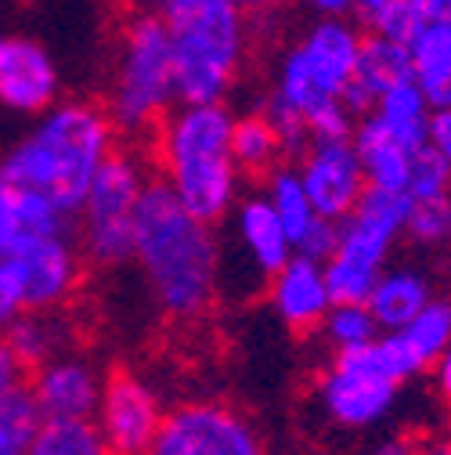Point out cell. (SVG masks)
<instances>
[{"label": "cell", "mask_w": 451, "mask_h": 455, "mask_svg": "<svg viewBox=\"0 0 451 455\" xmlns=\"http://www.w3.org/2000/svg\"><path fill=\"white\" fill-rule=\"evenodd\" d=\"M447 19H451V12H447Z\"/></svg>", "instance_id": "45"}, {"label": "cell", "mask_w": 451, "mask_h": 455, "mask_svg": "<svg viewBox=\"0 0 451 455\" xmlns=\"http://www.w3.org/2000/svg\"><path fill=\"white\" fill-rule=\"evenodd\" d=\"M412 203L415 199H440L451 196V170L444 166V159L426 145L415 159H412V178H408V192Z\"/></svg>", "instance_id": "32"}, {"label": "cell", "mask_w": 451, "mask_h": 455, "mask_svg": "<svg viewBox=\"0 0 451 455\" xmlns=\"http://www.w3.org/2000/svg\"><path fill=\"white\" fill-rule=\"evenodd\" d=\"M235 4L246 12V15H264V12H271V8H278L281 0H235Z\"/></svg>", "instance_id": "39"}, {"label": "cell", "mask_w": 451, "mask_h": 455, "mask_svg": "<svg viewBox=\"0 0 451 455\" xmlns=\"http://www.w3.org/2000/svg\"><path fill=\"white\" fill-rule=\"evenodd\" d=\"M112 152V124L94 105H66L0 163V181L40 192L59 210L76 213L98 166Z\"/></svg>", "instance_id": "2"}, {"label": "cell", "mask_w": 451, "mask_h": 455, "mask_svg": "<svg viewBox=\"0 0 451 455\" xmlns=\"http://www.w3.org/2000/svg\"><path fill=\"white\" fill-rule=\"evenodd\" d=\"M29 455H108L94 419H44Z\"/></svg>", "instance_id": "27"}, {"label": "cell", "mask_w": 451, "mask_h": 455, "mask_svg": "<svg viewBox=\"0 0 451 455\" xmlns=\"http://www.w3.org/2000/svg\"><path fill=\"white\" fill-rule=\"evenodd\" d=\"M40 423L44 419L26 387L0 394V455H29Z\"/></svg>", "instance_id": "29"}, {"label": "cell", "mask_w": 451, "mask_h": 455, "mask_svg": "<svg viewBox=\"0 0 451 455\" xmlns=\"http://www.w3.org/2000/svg\"><path fill=\"white\" fill-rule=\"evenodd\" d=\"M433 369H437V387H440V394H444V402H451V344H447L444 355L433 362Z\"/></svg>", "instance_id": "37"}, {"label": "cell", "mask_w": 451, "mask_h": 455, "mask_svg": "<svg viewBox=\"0 0 451 455\" xmlns=\"http://www.w3.org/2000/svg\"><path fill=\"white\" fill-rule=\"evenodd\" d=\"M267 203L274 206L278 220L286 224L293 246H297V239L307 232V228L321 217V213L314 210V203H311V196H307L300 174H297V170H289V166H274V170H271V178H267ZM293 253H297V250H293Z\"/></svg>", "instance_id": "26"}, {"label": "cell", "mask_w": 451, "mask_h": 455, "mask_svg": "<svg viewBox=\"0 0 451 455\" xmlns=\"http://www.w3.org/2000/svg\"><path fill=\"white\" fill-rule=\"evenodd\" d=\"M0 282L15 311H59L80 286V253L66 235H47L0 257Z\"/></svg>", "instance_id": "11"}, {"label": "cell", "mask_w": 451, "mask_h": 455, "mask_svg": "<svg viewBox=\"0 0 451 455\" xmlns=\"http://www.w3.org/2000/svg\"><path fill=\"white\" fill-rule=\"evenodd\" d=\"M430 300H433V290H430V278L423 271L386 267L365 304H368L372 318L379 322V329L390 332V329H401L405 322H412Z\"/></svg>", "instance_id": "23"}, {"label": "cell", "mask_w": 451, "mask_h": 455, "mask_svg": "<svg viewBox=\"0 0 451 455\" xmlns=\"http://www.w3.org/2000/svg\"><path fill=\"white\" fill-rule=\"evenodd\" d=\"M178 94V76H174V51L170 36H166L162 19H141L127 40V59L120 73V91H116V120L131 131L148 127L152 120L162 116V108Z\"/></svg>", "instance_id": "9"}, {"label": "cell", "mask_w": 451, "mask_h": 455, "mask_svg": "<svg viewBox=\"0 0 451 455\" xmlns=\"http://www.w3.org/2000/svg\"><path fill=\"white\" fill-rule=\"evenodd\" d=\"M419 455H451V441H430V444H419Z\"/></svg>", "instance_id": "43"}, {"label": "cell", "mask_w": 451, "mask_h": 455, "mask_svg": "<svg viewBox=\"0 0 451 455\" xmlns=\"http://www.w3.org/2000/svg\"><path fill=\"white\" fill-rule=\"evenodd\" d=\"M447 344H451V300H444V297H433L401 329L376 336V351H379L383 365L401 383L426 372L444 355Z\"/></svg>", "instance_id": "15"}, {"label": "cell", "mask_w": 451, "mask_h": 455, "mask_svg": "<svg viewBox=\"0 0 451 455\" xmlns=\"http://www.w3.org/2000/svg\"><path fill=\"white\" fill-rule=\"evenodd\" d=\"M148 455H264V441L232 405L185 402L162 412Z\"/></svg>", "instance_id": "10"}, {"label": "cell", "mask_w": 451, "mask_h": 455, "mask_svg": "<svg viewBox=\"0 0 451 455\" xmlns=\"http://www.w3.org/2000/svg\"><path fill=\"white\" fill-rule=\"evenodd\" d=\"M4 339L12 355L19 358V365L26 372H33L36 365L51 362L54 355H66V329L54 318V311H22L8 322Z\"/></svg>", "instance_id": "24"}, {"label": "cell", "mask_w": 451, "mask_h": 455, "mask_svg": "<svg viewBox=\"0 0 451 455\" xmlns=\"http://www.w3.org/2000/svg\"><path fill=\"white\" fill-rule=\"evenodd\" d=\"M311 4H314L318 12H325L328 19H340L344 12H351V8H354V0H311Z\"/></svg>", "instance_id": "38"}, {"label": "cell", "mask_w": 451, "mask_h": 455, "mask_svg": "<svg viewBox=\"0 0 451 455\" xmlns=\"http://www.w3.org/2000/svg\"><path fill=\"white\" fill-rule=\"evenodd\" d=\"M398 387L401 379L383 365L372 339L368 347L332 355V365L321 372L318 383V402L336 427L368 430L390 416L393 402H398Z\"/></svg>", "instance_id": "8"}, {"label": "cell", "mask_w": 451, "mask_h": 455, "mask_svg": "<svg viewBox=\"0 0 451 455\" xmlns=\"http://www.w3.org/2000/svg\"><path fill=\"white\" fill-rule=\"evenodd\" d=\"M318 329L325 332L332 355L368 347L372 339L383 332V329H379V322L372 318L368 304H358V300H340V304H332Z\"/></svg>", "instance_id": "28"}, {"label": "cell", "mask_w": 451, "mask_h": 455, "mask_svg": "<svg viewBox=\"0 0 451 455\" xmlns=\"http://www.w3.org/2000/svg\"><path fill=\"white\" fill-rule=\"evenodd\" d=\"M300 181L321 217L344 220L365 196V170L351 138L344 141H307L300 152Z\"/></svg>", "instance_id": "13"}, {"label": "cell", "mask_w": 451, "mask_h": 455, "mask_svg": "<svg viewBox=\"0 0 451 455\" xmlns=\"http://www.w3.org/2000/svg\"><path fill=\"white\" fill-rule=\"evenodd\" d=\"M444 246H447V250H451V232H447V243H444Z\"/></svg>", "instance_id": "44"}, {"label": "cell", "mask_w": 451, "mask_h": 455, "mask_svg": "<svg viewBox=\"0 0 451 455\" xmlns=\"http://www.w3.org/2000/svg\"><path fill=\"white\" fill-rule=\"evenodd\" d=\"M145 178L131 156L112 148L80 203L83 253L101 267H116L134 257V217Z\"/></svg>", "instance_id": "7"}, {"label": "cell", "mask_w": 451, "mask_h": 455, "mask_svg": "<svg viewBox=\"0 0 451 455\" xmlns=\"http://www.w3.org/2000/svg\"><path fill=\"white\" fill-rule=\"evenodd\" d=\"M235 232H239V250L257 278H271L281 264L293 257V239L286 232V224L278 220L274 206L267 196L246 199L235 213Z\"/></svg>", "instance_id": "20"}, {"label": "cell", "mask_w": 451, "mask_h": 455, "mask_svg": "<svg viewBox=\"0 0 451 455\" xmlns=\"http://www.w3.org/2000/svg\"><path fill=\"white\" fill-rule=\"evenodd\" d=\"M336 239H340V220H332V217H318L307 232L297 239V253L300 257H311V260H328V253L336 250Z\"/></svg>", "instance_id": "33"}, {"label": "cell", "mask_w": 451, "mask_h": 455, "mask_svg": "<svg viewBox=\"0 0 451 455\" xmlns=\"http://www.w3.org/2000/svg\"><path fill=\"white\" fill-rule=\"evenodd\" d=\"M372 455H419V444L412 437H386L376 444Z\"/></svg>", "instance_id": "36"}, {"label": "cell", "mask_w": 451, "mask_h": 455, "mask_svg": "<svg viewBox=\"0 0 451 455\" xmlns=\"http://www.w3.org/2000/svg\"><path fill=\"white\" fill-rule=\"evenodd\" d=\"M354 148L365 170V185L368 188H383V192H408V178H412V159L423 152L405 148L398 138H390L372 116H361L358 131H354Z\"/></svg>", "instance_id": "22"}, {"label": "cell", "mask_w": 451, "mask_h": 455, "mask_svg": "<svg viewBox=\"0 0 451 455\" xmlns=\"http://www.w3.org/2000/svg\"><path fill=\"white\" fill-rule=\"evenodd\" d=\"M162 26L174 51L178 98L210 105L228 91L242 51L235 0H162Z\"/></svg>", "instance_id": "4"}, {"label": "cell", "mask_w": 451, "mask_h": 455, "mask_svg": "<svg viewBox=\"0 0 451 455\" xmlns=\"http://www.w3.org/2000/svg\"><path fill=\"white\" fill-rule=\"evenodd\" d=\"M105 379L98 369L73 355H54L51 362L33 369L29 397L40 419H94Z\"/></svg>", "instance_id": "14"}, {"label": "cell", "mask_w": 451, "mask_h": 455, "mask_svg": "<svg viewBox=\"0 0 451 455\" xmlns=\"http://www.w3.org/2000/svg\"><path fill=\"white\" fill-rule=\"evenodd\" d=\"M159 166L170 192L202 220L228 217L239 192L232 116L217 101L188 105L159 131Z\"/></svg>", "instance_id": "3"}, {"label": "cell", "mask_w": 451, "mask_h": 455, "mask_svg": "<svg viewBox=\"0 0 451 455\" xmlns=\"http://www.w3.org/2000/svg\"><path fill=\"white\" fill-rule=\"evenodd\" d=\"M22 372H26V369L19 365V358L12 355L4 332H0V394H8V390H15V387H22Z\"/></svg>", "instance_id": "35"}, {"label": "cell", "mask_w": 451, "mask_h": 455, "mask_svg": "<svg viewBox=\"0 0 451 455\" xmlns=\"http://www.w3.org/2000/svg\"><path fill=\"white\" fill-rule=\"evenodd\" d=\"M358 51H361V33L354 26L336 19L318 22L307 33V40L289 51L286 66H281V84L274 101L300 112L307 124L311 112L332 101H344V91L358 66Z\"/></svg>", "instance_id": "6"}, {"label": "cell", "mask_w": 451, "mask_h": 455, "mask_svg": "<svg viewBox=\"0 0 451 455\" xmlns=\"http://www.w3.org/2000/svg\"><path fill=\"white\" fill-rule=\"evenodd\" d=\"M271 307L278 315L281 325H289L297 332H311L321 325V318L332 307V293H328V278H325V264L293 253L281 264L271 278Z\"/></svg>", "instance_id": "16"}, {"label": "cell", "mask_w": 451, "mask_h": 455, "mask_svg": "<svg viewBox=\"0 0 451 455\" xmlns=\"http://www.w3.org/2000/svg\"><path fill=\"white\" fill-rule=\"evenodd\" d=\"M159 423H162L159 394L145 379L131 372H112L105 379L94 409V427L108 455H148Z\"/></svg>", "instance_id": "12"}, {"label": "cell", "mask_w": 451, "mask_h": 455, "mask_svg": "<svg viewBox=\"0 0 451 455\" xmlns=\"http://www.w3.org/2000/svg\"><path fill=\"white\" fill-rule=\"evenodd\" d=\"M0 101L19 112H40L54 101V66L29 40H0Z\"/></svg>", "instance_id": "18"}, {"label": "cell", "mask_w": 451, "mask_h": 455, "mask_svg": "<svg viewBox=\"0 0 451 455\" xmlns=\"http://www.w3.org/2000/svg\"><path fill=\"white\" fill-rule=\"evenodd\" d=\"M408 196L365 188L358 206L340 220V239L325 260V278L332 304L358 300L365 304L379 275L386 271L390 250L405 235Z\"/></svg>", "instance_id": "5"}, {"label": "cell", "mask_w": 451, "mask_h": 455, "mask_svg": "<svg viewBox=\"0 0 451 455\" xmlns=\"http://www.w3.org/2000/svg\"><path fill=\"white\" fill-rule=\"evenodd\" d=\"M430 15L419 8V4H412V0H390L386 8H379L372 19H368V29L376 33V36H386V40H393V44H405L408 47V40L419 33V26L426 22Z\"/></svg>", "instance_id": "31"}, {"label": "cell", "mask_w": 451, "mask_h": 455, "mask_svg": "<svg viewBox=\"0 0 451 455\" xmlns=\"http://www.w3.org/2000/svg\"><path fill=\"white\" fill-rule=\"evenodd\" d=\"M430 148L451 170V108H433L430 112Z\"/></svg>", "instance_id": "34"}, {"label": "cell", "mask_w": 451, "mask_h": 455, "mask_svg": "<svg viewBox=\"0 0 451 455\" xmlns=\"http://www.w3.org/2000/svg\"><path fill=\"white\" fill-rule=\"evenodd\" d=\"M69 213L40 192L0 181V257L19 253L47 235H66Z\"/></svg>", "instance_id": "17"}, {"label": "cell", "mask_w": 451, "mask_h": 455, "mask_svg": "<svg viewBox=\"0 0 451 455\" xmlns=\"http://www.w3.org/2000/svg\"><path fill=\"white\" fill-rule=\"evenodd\" d=\"M412 4H419L426 15H447L451 12V0H412Z\"/></svg>", "instance_id": "41"}, {"label": "cell", "mask_w": 451, "mask_h": 455, "mask_svg": "<svg viewBox=\"0 0 451 455\" xmlns=\"http://www.w3.org/2000/svg\"><path fill=\"white\" fill-rule=\"evenodd\" d=\"M390 4V0H354V8L361 12V19H372L379 8H386Z\"/></svg>", "instance_id": "42"}, {"label": "cell", "mask_w": 451, "mask_h": 455, "mask_svg": "<svg viewBox=\"0 0 451 455\" xmlns=\"http://www.w3.org/2000/svg\"><path fill=\"white\" fill-rule=\"evenodd\" d=\"M451 232V196L440 199H408L405 235L419 246H444Z\"/></svg>", "instance_id": "30"}, {"label": "cell", "mask_w": 451, "mask_h": 455, "mask_svg": "<svg viewBox=\"0 0 451 455\" xmlns=\"http://www.w3.org/2000/svg\"><path fill=\"white\" fill-rule=\"evenodd\" d=\"M408 76H412L408 47L368 33V36H361L358 66H354V76L344 91V105L354 112V116H365V112L379 101L383 91H390L393 84H401Z\"/></svg>", "instance_id": "19"}, {"label": "cell", "mask_w": 451, "mask_h": 455, "mask_svg": "<svg viewBox=\"0 0 451 455\" xmlns=\"http://www.w3.org/2000/svg\"><path fill=\"white\" fill-rule=\"evenodd\" d=\"M155 304L170 318H199L220 282L213 224L195 217L162 178L145 181L134 217V257Z\"/></svg>", "instance_id": "1"}, {"label": "cell", "mask_w": 451, "mask_h": 455, "mask_svg": "<svg viewBox=\"0 0 451 455\" xmlns=\"http://www.w3.org/2000/svg\"><path fill=\"white\" fill-rule=\"evenodd\" d=\"M281 152H286V145H281V134L271 116H246L232 124V156L246 174H271Z\"/></svg>", "instance_id": "25"}, {"label": "cell", "mask_w": 451, "mask_h": 455, "mask_svg": "<svg viewBox=\"0 0 451 455\" xmlns=\"http://www.w3.org/2000/svg\"><path fill=\"white\" fill-rule=\"evenodd\" d=\"M412 80L426 94L430 108H451V19L430 15L408 40Z\"/></svg>", "instance_id": "21"}, {"label": "cell", "mask_w": 451, "mask_h": 455, "mask_svg": "<svg viewBox=\"0 0 451 455\" xmlns=\"http://www.w3.org/2000/svg\"><path fill=\"white\" fill-rule=\"evenodd\" d=\"M15 315H19V311H15V304L8 300V293H4V282H0V332L8 329V322H12Z\"/></svg>", "instance_id": "40"}]
</instances>
